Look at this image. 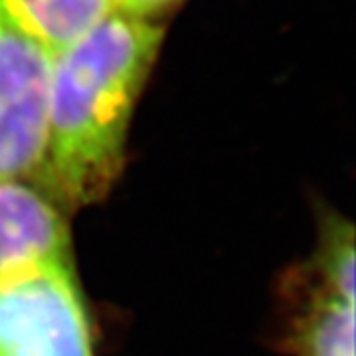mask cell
<instances>
[{
	"label": "cell",
	"mask_w": 356,
	"mask_h": 356,
	"mask_svg": "<svg viewBox=\"0 0 356 356\" xmlns=\"http://www.w3.org/2000/svg\"><path fill=\"white\" fill-rule=\"evenodd\" d=\"M161 42L153 18L115 10L54 58L34 182L67 216L103 202L123 175L135 103Z\"/></svg>",
	"instance_id": "6da1fadb"
},
{
	"label": "cell",
	"mask_w": 356,
	"mask_h": 356,
	"mask_svg": "<svg viewBox=\"0 0 356 356\" xmlns=\"http://www.w3.org/2000/svg\"><path fill=\"white\" fill-rule=\"evenodd\" d=\"M355 226L337 212L318 222L313 254L283 271L277 350L289 356H356Z\"/></svg>",
	"instance_id": "7a4b0ae2"
},
{
	"label": "cell",
	"mask_w": 356,
	"mask_h": 356,
	"mask_svg": "<svg viewBox=\"0 0 356 356\" xmlns=\"http://www.w3.org/2000/svg\"><path fill=\"white\" fill-rule=\"evenodd\" d=\"M0 356H95L74 254L0 273Z\"/></svg>",
	"instance_id": "3957f363"
},
{
	"label": "cell",
	"mask_w": 356,
	"mask_h": 356,
	"mask_svg": "<svg viewBox=\"0 0 356 356\" xmlns=\"http://www.w3.org/2000/svg\"><path fill=\"white\" fill-rule=\"evenodd\" d=\"M51 62L0 6V180H34L42 165Z\"/></svg>",
	"instance_id": "277c9868"
},
{
	"label": "cell",
	"mask_w": 356,
	"mask_h": 356,
	"mask_svg": "<svg viewBox=\"0 0 356 356\" xmlns=\"http://www.w3.org/2000/svg\"><path fill=\"white\" fill-rule=\"evenodd\" d=\"M70 218L34 180H0V273L30 259L74 254Z\"/></svg>",
	"instance_id": "5b68a950"
},
{
	"label": "cell",
	"mask_w": 356,
	"mask_h": 356,
	"mask_svg": "<svg viewBox=\"0 0 356 356\" xmlns=\"http://www.w3.org/2000/svg\"><path fill=\"white\" fill-rule=\"evenodd\" d=\"M0 6L51 58L115 13L113 0H0Z\"/></svg>",
	"instance_id": "8992f818"
},
{
	"label": "cell",
	"mask_w": 356,
	"mask_h": 356,
	"mask_svg": "<svg viewBox=\"0 0 356 356\" xmlns=\"http://www.w3.org/2000/svg\"><path fill=\"white\" fill-rule=\"evenodd\" d=\"M115 10L137 16V18H153L154 14L163 13L177 0H113Z\"/></svg>",
	"instance_id": "52a82bcc"
}]
</instances>
